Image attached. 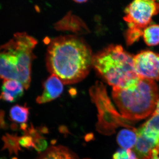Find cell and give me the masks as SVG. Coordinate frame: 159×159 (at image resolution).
<instances>
[{"mask_svg":"<svg viewBox=\"0 0 159 159\" xmlns=\"http://www.w3.org/2000/svg\"><path fill=\"white\" fill-rule=\"evenodd\" d=\"M159 154L158 151L157 150V149H155L153 152V156H152V158L151 159H159V157H158Z\"/></svg>","mask_w":159,"mask_h":159,"instance_id":"24","label":"cell"},{"mask_svg":"<svg viewBox=\"0 0 159 159\" xmlns=\"http://www.w3.org/2000/svg\"><path fill=\"white\" fill-rule=\"evenodd\" d=\"M89 94L98 111L97 130L103 134H112L120 116L109 98L105 86L102 82L97 81L89 89Z\"/></svg>","mask_w":159,"mask_h":159,"instance_id":"6","label":"cell"},{"mask_svg":"<svg viewBox=\"0 0 159 159\" xmlns=\"http://www.w3.org/2000/svg\"><path fill=\"white\" fill-rule=\"evenodd\" d=\"M136 158L135 154L132 149L124 148L117 151L113 156V159H134Z\"/></svg>","mask_w":159,"mask_h":159,"instance_id":"20","label":"cell"},{"mask_svg":"<svg viewBox=\"0 0 159 159\" xmlns=\"http://www.w3.org/2000/svg\"><path fill=\"white\" fill-rule=\"evenodd\" d=\"M138 130L141 133L159 139V114L154 112L151 117Z\"/></svg>","mask_w":159,"mask_h":159,"instance_id":"14","label":"cell"},{"mask_svg":"<svg viewBox=\"0 0 159 159\" xmlns=\"http://www.w3.org/2000/svg\"><path fill=\"white\" fill-rule=\"evenodd\" d=\"M37 43L36 39L26 32H18L8 42L0 47V51H14L19 58L17 67L18 81L28 89L31 81V67L35 58L33 50Z\"/></svg>","mask_w":159,"mask_h":159,"instance_id":"5","label":"cell"},{"mask_svg":"<svg viewBox=\"0 0 159 159\" xmlns=\"http://www.w3.org/2000/svg\"><path fill=\"white\" fill-rule=\"evenodd\" d=\"M0 78L18 81L17 70L11 61L10 54L2 51L0 52Z\"/></svg>","mask_w":159,"mask_h":159,"instance_id":"11","label":"cell"},{"mask_svg":"<svg viewBox=\"0 0 159 159\" xmlns=\"http://www.w3.org/2000/svg\"><path fill=\"white\" fill-rule=\"evenodd\" d=\"M20 145L26 148H34V143L32 137L28 135H25L20 137Z\"/></svg>","mask_w":159,"mask_h":159,"instance_id":"21","label":"cell"},{"mask_svg":"<svg viewBox=\"0 0 159 159\" xmlns=\"http://www.w3.org/2000/svg\"></svg>","mask_w":159,"mask_h":159,"instance_id":"29","label":"cell"},{"mask_svg":"<svg viewBox=\"0 0 159 159\" xmlns=\"http://www.w3.org/2000/svg\"><path fill=\"white\" fill-rule=\"evenodd\" d=\"M138 159V158H135V159Z\"/></svg>","mask_w":159,"mask_h":159,"instance_id":"28","label":"cell"},{"mask_svg":"<svg viewBox=\"0 0 159 159\" xmlns=\"http://www.w3.org/2000/svg\"><path fill=\"white\" fill-rule=\"evenodd\" d=\"M90 47L84 39L74 35L58 36L49 43L47 54V68L64 84L81 81L93 67Z\"/></svg>","mask_w":159,"mask_h":159,"instance_id":"1","label":"cell"},{"mask_svg":"<svg viewBox=\"0 0 159 159\" xmlns=\"http://www.w3.org/2000/svg\"><path fill=\"white\" fill-rule=\"evenodd\" d=\"M5 113L4 111L0 110V129H6L8 128V125L5 121Z\"/></svg>","mask_w":159,"mask_h":159,"instance_id":"23","label":"cell"},{"mask_svg":"<svg viewBox=\"0 0 159 159\" xmlns=\"http://www.w3.org/2000/svg\"><path fill=\"white\" fill-rule=\"evenodd\" d=\"M143 39L148 46H155L159 44V25H150L143 32Z\"/></svg>","mask_w":159,"mask_h":159,"instance_id":"18","label":"cell"},{"mask_svg":"<svg viewBox=\"0 0 159 159\" xmlns=\"http://www.w3.org/2000/svg\"><path fill=\"white\" fill-rule=\"evenodd\" d=\"M158 144L157 141L138 134L137 142L132 150L138 159H151Z\"/></svg>","mask_w":159,"mask_h":159,"instance_id":"9","label":"cell"},{"mask_svg":"<svg viewBox=\"0 0 159 159\" xmlns=\"http://www.w3.org/2000/svg\"><path fill=\"white\" fill-rule=\"evenodd\" d=\"M112 96L123 119L139 120L153 114L159 98L157 85L153 80L139 77L132 88H113Z\"/></svg>","mask_w":159,"mask_h":159,"instance_id":"3","label":"cell"},{"mask_svg":"<svg viewBox=\"0 0 159 159\" xmlns=\"http://www.w3.org/2000/svg\"><path fill=\"white\" fill-rule=\"evenodd\" d=\"M135 70L139 77L159 80V54L153 51H142L134 57Z\"/></svg>","mask_w":159,"mask_h":159,"instance_id":"7","label":"cell"},{"mask_svg":"<svg viewBox=\"0 0 159 159\" xmlns=\"http://www.w3.org/2000/svg\"><path fill=\"white\" fill-rule=\"evenodd\" d=\"M36 159H78L77 156L66 147L51 146Z\"/></svg>","mask_w":159,"mask_h":159,"instance_id":"12","label":"cell"},{"mask_svg":"<svg viewBox=\"0 0 159 159\" xmlns=\"http://www.w3.org/2000/svg\"><path fill=\"white\" fill-rule=\"evenodd\" d=\"M93 67L113 88H132L139 79L134 57L120 45L108 46L93 55Z\"/></svg>","mask_w":159,"mask_h":159,"instance_id":"2","label":"cell"},{"mask_svg":"<svg viewBox=\"0 0 159 159\" xmlns=\"http://www.w3.org/2000/svg\"><path fill=\"white\" fill-rule=\"evenodd\" d=\"M29 135L32 137L34 143V148L38 152H42L47 149L48 143L45 138L39 133V131L34 128L29 130Z\"/></svg>","mask_w":159,"mask_h":159,"instance_id":"19","label":"cell"},{"mask_svg":"<svg viewBox=\"0 0 159 159\" xmlns=\"http://www.w3.org/2000/svg\"><path fill=\"white\" fill-rule=\"evenodd\" d=\"M156 148H157V150L159 154V142Z\"/></svg>","mask_w":159,"mask_h":159,"instance_id":"27","label":"cell"},{"mask_svg":"<svg viewBox=\"0 0 159 159\" xmlns=\"http://www.w3.org/2000/svg\"><path fill=\"white\" fill-rule=\"evenodd\" d=\"M138 139L137 129L131 127L119 132L117 137V143L124 149H132Z\"/></svg>","mask_w":159,"mask_h":159,"instance_id":"13","label":"cell"},{"mask_svg":"<svg viewBox=\"0 0 159 159\" xmlns=\"http://www.w3.org/2000/svg\"><path fill=\"white\" fill-rule=\"evenodd\" d=\"M63 84L57 76L51 74L44 83L43 93L36 98V102L43 104L57 99L62 93Z\"/></svg>","mask_w":159,"mask_h":159,"instance_id":"8","label":"cell"},{"mask_svg":"<svg viewBox=\"0 0 159 159\" xmlns=\"http://www.w3.org/2000/svg\"><path fill=\"white\" fill-rule=\"evenodd\" d=\"M2 91L11 95L16 100L24 94V87L20 82L14 80H5L3 82Z\"/></svg>","mask_w":159,"mask_h":159,"instance_id":"15","label":"cell"},{"mask_svg":"<svg viewBox=\"0 0 159 159\" xmlns=\"http://www.w3.org/2000/svg\"><path fill=\"white\" fill-rule=\"evenodd\" d=\"M29 108L25 105H15L9 112L11 121L21 124L26 123L29 119Z\"/></svg>","mask_w":159,"mask_h":159,"instance_id":"16","label":"cell"},{"mask_svg":"<svg viewBox=\"0 0 159 159\" xmlns=\"http://www.w3.org/2000/svg\"><path fill=\"white\" fill-rule=\"evenodd\" d=\"M2 139L4 142L2 150L7 149L10 155L15 154L17 155L19 152L21 150L20 146V137L17 135L6 134V135L3 136Z\"/></svg>","mask_w":159,"mask_h":159,"instance_id":"17","label":"cell"},{"mask_svg":"<svg viewBox=\"0 0 159 159\" xmlns=\"http://www.w3.org/2000/svg\"><path fill=\"white\" fill-rule=\"evenodd\" d=\"M87 2V1H84V0H77V1H75V2H76V3H79V4H80V3H83L86 2Z\"/></svg>","mask_w":159,"mask_h":159,"instance_id":"26","label":"cell"},{"mask_svg":"<svg viewBox=\"0 0 159 159\" xmlns=\"http://www.w3.org/2000/svg\"><path fill=\"white\" fill-rule=\"evenodd\" d=\"M55 26L57 29L70 30L77 34L88 32V29L81 20L71 13L67 15Z\"/></svg>","mask_w":159,"mask_h":159,"instance_id":"10","label":"cell"},{"mask_svg":"<svg viewBox=\"0 0 159 159\" xmlns=\"http://www.w3.org/2000/svg\"><path fill=\"white\" fill-rule=\"evenodd\" d=\"M154 112L157 113L159 114V98L158 100L157 103L156 108Z\"/></svg>","mask_w":159,"mask_h":159,"instance_id":"25","label":"cell"},{"mask_svg":"<svg viewBox=\"0 0 159 159\" xmlns=\"http://www.w3.org/2000/svg\"><path fill=\"white\" fill-rule=\"evenodd\" d=\"M124 20L128 25L126 33L128 45L138 41L144 30L150 25L152 18L159 12V1L137 0L125 9Z\"/></svg>","mask_w":159,"mask_h":159,"instance_id":"4","label":"cell"},{"mask_svg":"<svg viewBox=\"0 0 159 159\" xmlns=\"http://www.w3.org/2000/svg\"><path fill=\"white\" fill-rule=\"evenodd\" d=\"M0 99L8 102H13L16 101V99L11 97V95L4 92H2L1 93L0 95Z\"/></svg>","mask_w":159,"mask_h":159,"instance_id":"22","label":"cell"}]
</instances>
